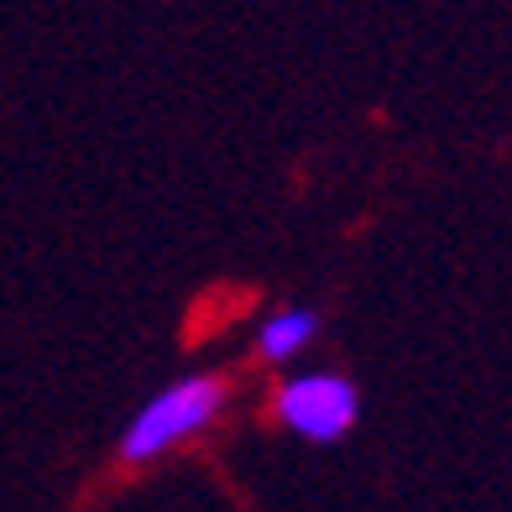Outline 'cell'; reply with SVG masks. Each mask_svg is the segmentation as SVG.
I'll return each mask as SVG.
<instances>
[{
	"mask_svg": "<svg viewBox=\"0 0 512 512\" xmlns=\"http://www.w3.org/2000/svg\"><path fill=\"white\" fill-rule=\"evenodd\" d=\"M225 403H230V382L220 371H194V377H178L168 387H157L121 434V460L147 465L157 455H168L173 445H183V439H194L215 424L225 413Z\"/></svg>",
	"mask_w": 512,
	"mask_h": 512,
	"instance_id": "obj_1",
	"label": "cell"
},
{
	"mask_svg": "<svg viewBox=\"0 0 512 512\" xmlns=\"http://www.w3.org/2000/svg\"><path fill=\"white\" fill-rule=\"evenodd\" d=\"M272 418L277 429H288L293 439L309 445H335L356 429L361 418V392L340 371H293L288 382H277L272 392Z\"/></svg>",
	"mask_w": 512,
	"mask_h": 512,
	"instance_id": "obj_2",
	"label": "cell"
},
{
	"mask_svg": "<svg viewBox=\"0 0 512 512\" xmlns=\"http://www.w3.org/2000/svg\"><path fill=\"white\" fill-rule=\"evenodd\" d=\"M319 340V314L314 309H272L262 324H256V356L267 366H288L293 356H304L309 345Z\"/></svg>",
	"mask_w": 512,
	"mask_h": 512,
	"instance_id": "obj_3",
	"label": "cell"
}]
</instances>
